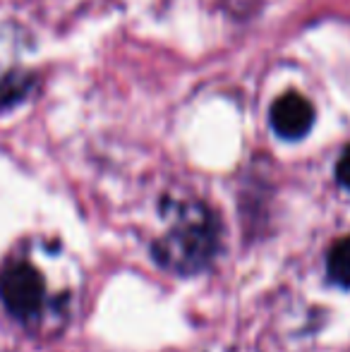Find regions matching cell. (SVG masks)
Wrapping results in <instances>:
<instances>
[{"label":"cell","mask_w":350,"mask_h":352,"mask_svg":"<svg viewBox=\"0 0 350 352\" xmlns=\"http://www.w3.org/2000/svg\"><path fill=\"white\" fill-rule=\"evenodd\" d=\"M219 247V223L204 204L187 201L173 209L171 228L154 245L161 266L177 274H195L211 261Z\"/></svg>","instance_id":"obj_1"},{"label":"cell","mask_w":350,"mask_h":352,"mask_svg":"<svg viewBox=\"0 0 350 352\" xmlns=\"http://www.w3.org/2000/svg\"><path fill=\"white\" fill-rule=\"evenodd\" d=\"M0 302L17 321L32 324L39 319L46 302L43 276L27 261H14L0 274Z\"/></svg>","instance_id":"obj_2"},{"label":"cell","mask_w":350,"mask_h":352,"mask_svg":"<svg viewBox=\"0 0 350 352\" xmlns=\"http://www.w3.org/2000/svg\"><path fill=\"white\" fill-rule=\"evenodd\" d=\"M269 122L271 130L281 140H303L314 125V108L303 94L288 91L274 101L269 113Z\"/></svg>","instance_id":"obj_3"},{"label":"cell","mask_w":350,"mask_h":352,"mask_svg":"<svg viewBox=\"0 0 350 352\" xmlns=\"http://www.w3.org/2000/svg\"><path fill=\"white\" fill-rule=\"evenodd\" d=\"M327 274L336 285L350 287V235L341 237V240L329 250Z\"/></svg>","instance_id":"obj_4"},{"label":"cell","mask_w":350,"mask_h":352,"mask_svg":"<svg viewBox=\"0 0 350 352\" xmlns=\"http://www.w3.org/2000/svg\"><path fill=\"white\" fill-rule=\"evenodd\" d=\"M29 89V79L19 77V74H0V108L12 106L14 101L27 94Z\"/></svg>","instance_id":"obj_5"},{"label":"cell","mask_w":350,"mask_h":352,"mask_svg":"<svg viewBox=\"0 0 350 352\" xmlns=\"http://www.w3.org/2000/svg\"><path fill=\"white\" fill-rule=\"evenodd\" d=\"M336 180L341 182L346 190H350V146L341 153L336 163Z\"/></svg>","instance_id":"obj_6"}]
</instances>
